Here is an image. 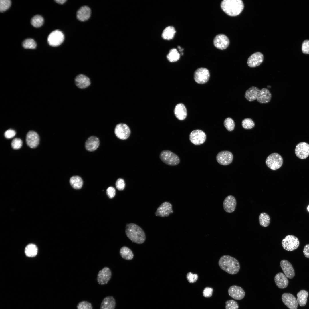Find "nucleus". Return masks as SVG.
Wrapping results in <instances>:
<instances>
[{
	"label": "nucleus",
	"instance_id": "obj_40",
	"mask_svg": "<svg viewBox=\"0 0 309 309\" xmlns=\"http://www.w3.org/2000/svg\"><path fill=\"white\" fill-rule=\"evenodd\" d=\"M241 124L243 127L245 129H250L253 128L255 123L250 118H246L242 121Z\"/></svg>",
	"mask_w": 309,
	"mask_h": 309
},
{
	"label": "nucleus",
	"instance_id": "obj_41",
	"mask_svg": "<svg viewBox=\"0 0 309 309\" xmlns=\"http://www.w3.org/2000/svg\"><path fill=\"white\" fill-rule=\"evenodd\" d=\"M11 2L10 0H0V11L3 12L8 9L10 7Z\"/></svg>",
	"mask_w": 309,
	"mask_h": 309
},
{
	"label": "nucleus",
	"instance_id": "obj_50",
	"mask_svg": "<svg viewBox=\"0 0 309 309\" xmlns=\"http://www.w3.org/2000/svg\"><path fill=\"white\" fill-rule=\"evenodd\" d=\"M16 134L15 131L12 129H9L6 131L4 133L5 137L7 139H10L13 137Z\"/></svg>",
	"mask_w": 309,
	"mask_h": 309
},
{
	"label": "nucleus",
	"instance_id": "obj_4",
	"mask_svg": "<svg viewBox=\"0 0 309 309\" xmlns=\"http://www.w3.org/2000/svg\"><path fill=\"white\" fill-rule=\"evenodd\" d=\"M159 157L164 163L170 166L177 165L180 162L179 157L169 150L162 151L160 154Z\"/></svg>",
	"mask_w": 309,
	"mask_h": 309
},
{
	"label": "nucleus",
	"instance_id": "obj_48",
	"mask_svg": "<svg viewBox=\"0 0 309 309\" xmlns=\"http://www.w3.org/2000/svg\"><path fill=\"white\" fill-rule=\"evenodd\" d=\"M302 51L304 54H309V40L304 41L302 45Z\"/></svg>",
	"mask_w": 309,
	"mask_h": 309
},
{
	"label": "nucleus",
	"instance_id": "obj_29",
	"mask_svg": "<svg viewBox=\"0 0 309 309\" xmlns=\"http://www.w3.org/2000/svg\"><path fill=\"white\" fill-rule=\"evenodd\" d=\"M260 90L257 87L252 86L246 91L245 96L249 101H253L257 100Z\"/></svg>",
	"mask_w": 309,
	"mask_h": 309
},
{
	"label": "nucleus",
	"instance_id": "obj_44",
	"mask_svg": "<svg viewBox=\"0 0 309 309\" xmlns=\"http://www.w3.org/2000/svg\"><path fill=\"white\" fill-rule=\"evenodd\" d=\"M22 140L19 138H15L12 141L11 145L13 148L18 149L20 148L22 145Z\"/></svg>",
	"mask_w": 309,
	"mask_h": 309
},
{
	"label": "nucleus",
	"instance_id": "obj_21",
	"mask_svg": "<svg viewBox=\"0 0 309 309\" xmlns=\"http://www.w3.org/2000/svg\"><path fill=\"white\" fill-rule=\"evenodd\" d=\"M39 141L38 134L33 131L29 132L26 136V142L27 145L31 148H34L38 145Z\"/></svg>",
	"mask_w": 309,
	"mask_h": 309
},
{
	"label": "nucleus",
	"instance_id": "obj_10",
	"mask_svg": "<svg viewBox=\"0 0 309 309\" xmlns=\"http://www.w3.org/2000/svg\"><path fill=\"white\" fill-rule=\"evenodd\" d=\"M206 136L202 130L196 129L192 131L189 135V140L195 145H198L203 144L205 141Z\"/></svg>",
	"mask_w": 309,
	"mask_h": 309
},
{
	"label": "nucleus",
	"instance_id": "obj_35",
	"mask_svg": "<svg viewBox=\"0 0 309 309\" xmlns=\"http://www.w3.org/2000/svg\"><path fill=\"white\" fill-rule=\"evenodd\" d=\"M259 220L260 225L264 227H266L270 224V218L267 213L265 212H262L259 216Z\"/></svg>",
	"mask_w": 309,
	"mask_h": 309
},
{
	"label": "nucleus",
	"instance_id": "obj_54",
	"mask_svg": "<svg viewBox=\"0 0 309 309\" xmlns=\"http://www.w3.org/2000/svg\"><path fill=\"white\" fill-rule=\"evenodd\" d=\"M307 209L308 210V211H309V205L308 206V207L307 208Z\"/></svg>",
	"mask_w": 309,
	"mask_h": 309
},
{
	"label": "nucleus",
	"instance_id": "obj_43",
	"mask_svg": "<svg viewBox=\"0 0 309 309\" xmlns=\"http://www.w3.org/2000/svg\"><path fill=\"white\" fill-rule=\"evenodd\" d=\"M238 308L237 303L233 300H231L225 302L226 309H238Z\"/></svg>",
	"mask_w": 309,
	"mask_h": 309
},
{
	"label": "nucleus",
	"instance_id": "obj_42",
	"mask_svg": "<svg viewBox=\"0 0 309 309\" xmlns=\"http://www.w3.org/2000/svg\"><path fill=\"white\" fill-rule=\"evenodd\" d=\"M77 308V309H93V307L91 303L86 301H82L78 303Z\"/></svg>",
	"mask_w": 309,
	"mask_h": 309
},
{
	"label": "nucleus",
	"instance_id": "obj_12",
	"mask_svg": "<svg viewBox=\"0 0 309 309\" xmlns=\"http://www.w3.org/2000/svg\"><path fill=\"white\" fill-rule=\"evenodd\" d=\"M112 276V272L110 269L105 267L99 272L97 276V281L101 285L107 284L110 280Z\"/></svg>",
	"mask_w": 309,
	"mask_h": 309
},
{
	"label": "nucleus",
	"instance_id": "obj_11",
	"mask_svg": "<svg viewBox=\"0 0 309 309\" xmlns=\"http://www.w3.org/2000/svg\"><path fill=\"white\" fill-rule=\"evenodd\" d=\"M216 159L219 164L223 165H227L232 162L233 155L232 153L229 151H223L217 154Z\"/></svg>",
	"mask_w": 309,
	"mask_h": 309
},
{
	"label": "nucleus",
	"instance_id": "obj_6",
	"mask_svg": "<svg viewBox=\"0 0 309 309\" xmlns=\"http://www.w3.org/2000/svg\"><path fill=\"white\" fill-rule=\"evenodd\" d=\"M282 246L285 250L292 251L299 247L300 242L298 238L293 235H289L286 236L282 241Z\"/></svg>",
	"mask_w": 309,
	"mask_h": 309
},
{
	"label": "nucleus",
	"instance_id": "obj_2",
	"mask_svg": "<svg viewBox=\"0 0 309 309\" xmlns=\"http://www.w3.org/2000/svg\"><path fill=\"white\" fill-rule=\"evenodd\" d=\"M223 11L231 16L240 14L243 10L244 5L241 0H224L221 3Z\"/></svg>",
	"mask_w": 309,
	"mask_h": 309
},
{
	"label": "nucleus",
	"instance_id": "obj_20",
	"mask_svg": "<svg viewBox=\"0 0 309 309\" xmlns=\"http://www.w3.org/2000/svg\"><path fill=\"white\" fill-rule=\"evenodd\" d=\"M264 56L260 52L253 53L248 58L247 63L248 66L253 68L258 66L262 63L263 61Z\"/></svg>",
	"mask_w": 309,
	"mask_h": 309
},
{
	"label": "nucleus",
	"instance_id": "obj_25",
	"mask_svg": "<svg viewBox=\"0 0 309 309\" xmlns=\"http://www.w3.org/2000/svg\"><path fill=\"white\" fill-rule=\"evenodd\" d=\"M174 112L176 118L180 120H184L187 116V109L185 105L182 103H179L176 105Z\"/></svg>",
	"mask_w": 309,
	"mask_h": 309
},
{
	"label": "nucleus",
	"instance_id": "obj_3",
	"mask_svg": "<svg viewBox=\"0 0 309 309\" xmlns=\"http://www.w3.org/2000/svg\"><path fill=\"white\" fill-rule=\"evenodd\" d=\"M218 264L222 270L232 275L237 274L240 268L238 261L228 255H224L221 257L219 261Z\"/></svg>",
	"mask_w": 309,
	"mask_h": 309
},
{
	"label": "nucleus",
	"instance_id": "obj_39",
	"mask_svg": "<svg viewBox=\"0 0 309 309\" xmlns=\"http://www.w3.org/2000/svg\"><path fill=\"white\" fill-rule=\"evenodd\" d=\"M224 125L226 129L229 131L233 130L235 123L233 120L230 117L226 118L224 121Z\"/></svg>",
	"mask_w": 309,
	"mask_h": 309
},
{
	"label": "nucleus",
	"instance_id": "obj_27",
	"mask_svg": "<svg viewBox=\"0 0 309 309\" xmlns=\"http://www.w3.org/2000/svg\"><path fill=\"white\" fill-rule=\"evenodd\" d=\"M91 11L87 6H83L80 8L77 13V17L80 21H84L88 20L90 17Z\"/></svg>",
	"mask_w": 309,
	"mask_h": 309
},
{
	"label": "nucleus",
	"instance_id": "obj_14",
	"mask_svg": "<svg viewBox=\"0 0 309 309\" xmlns=\"http://www.w3.org/2000/svg\"><path fill=\"white\" fill-rule=\"evenodd\" d=\"M215 46L219 49L224 50L229 45V41L228 37L223 34H219L214 38L213 41Z\"/></svg>",
	"mask_w": 309,
	"mask_h": 309
},
{
	"label": "nucleus",
	"instance_id": "obj_49",
	"mask_svg": "<svg viewBox=\"0 0 309 309\" xmlns=\"http://www.w3.org/2000/svg\"><path fill=\"white\" fill-rule=\"evenodd\" d=\"M106 192L107 195L110 199L113 198L115 195V189L112 187H108L106 190Z\"/></svg>",
	"mask_w": 309,
	"mask_h": 309
},
{
	"label": "nucleus",
	"instance_id": "obj_18",
	"mask_svg": "<svg viewBox=\"0 0 309 309\" xmlns=\"http://www.w3.org/2000/svg\"><path fill=\"white\" fill-rule=\"evenodd\" d=\"M236 203L235 197L232 195H228L225 198L223 202L224 209L227 212L232 213L235 210Z\"/></svg>",
	"mask_w": 309,
	"mask_h": 309
},
{
	"label": "nucleus",
	"instance_id": "obj_31",
	"mask_svg": "<svg viewBox=\"0 0 309 309\" xmlns=\"http://www.w3.org/2000/svg\"><path fill=\"white\" fill-rule=\"evenodd\" d=\"M176 32L174 27L169 26L165 28L163 31L162 37L165 40H170L173 38Z\"/></svg>",
	"mask_w": 309,
	"mask_h": 309
},
{
	"label": "nucleus",
	"instance_id": "obj_13",
	"mask_svg": "<svg viewBox=\"0 0 309 309\" xmlns=\"http://www.w3.org/2000/svg\"><path fill=\"white\" fill-rule=\"evenodd\" d=\"M173 213L171 204L167 201L162 203L157 208L155 215L157 216L162 217L168 216Z\"/></svg>",
	"mask_w": 309,
	"mask_h": 309
},
{
	"label": "nucleus",
	"instance_id": "obj_26",
	"mask_svg": "<svg viewBox=\"0 0 309 309\" xmlns=\"http://www.w3.org/2000/svg\"><path fill=\"white\" fill-rule=\"evenodd\" d=\"M272 95L269 90L266 88L260 90L257 100L261 104L266 103L271 100Z\"/></svg>",
	"mask_w": 309,
	"mask_h": 309
},
{
	"label": "nucleus",
	"instance_id": "obj_17",
	"mask_svg": "<svg viewBox=\"0 0 309 309\" xmlns=\"http://www.w3.org/2000/svg\"><path fill=\"white\" fill-rule=\"evenodd\" d=\"M229 295L233 299L239 300L242 299L245 296V292L241 287L236 286H231L228 290Z\"/></svg>",
	"mask_w": 309,
	"mask_h": 309
},
{
	"label": "nucleus",
	"instance_id": "obj_5",
	"mask_svg": "<svg viewBox=\"0 0 309 309\" xmlns=\"http://www.w3.org/2000/svg\"><path fill=\"white\" fill-rule=\"evenodd\" d=\"M265 162L268 167L271 170H275L282 166L283 163V159L279 154L274 153L267 157Z\"/></svg>",
	"mask_w": 309,
	"mask_h": 309
},
{
	"label": "nucleus",
	"instance_id": "obj_22",
	"mask_svg": "<svg viewBox=\"0 0 309 309\" xmlns=\"http://www.w3.org/2000/svg\"><path fill=\"white\" fill-rule=\"evenodd\" d=\"M75 82L77 86L82 89L87 88L91 84L89 78L82 74H79L76 77Z\"/></svg>",
	"mask_w": 309,
	"mask_h": 309
},
{
	"label": "nucleus",
	"instance_id": "obj_7",
	"mask_svg": "<svg viewBox=\"0 0 309 309\" xmlns=\"http://www.w3.org/2000/svg\"><path fill=\"white\" fill-rule=\"evenodd\" d=\"M64 35L62 32L57 30L52 32L47 38L49 45L52 47H56L60 45L64 40Z\"/></svg>",
	"mask_w": 309,
	"mask_h": 309
},
{
	"label": "nucleus",
	"instance_id": "obj_37",
	"mask_svg": "<svg viewBox=\"0 0 309 309\" xmlns=\"http://www.w3.org/2000/svg\"><path fill=\"white\" fill-rule=\"evenodd\" d=\"M44 23V19L41 15H37L34 16L31 19V23L32 25L35 27H41Z\"/></svg>",
	"mask_w": 309,
	"mask_h": 309
},
{
	"label": "nucleus",
	"instance_id": "obj_9",
	"mask_svg": "<svg viewBox=\"0 0 309 309\" xmlns=\"http://www.w3.org/2000/svg\"><path fill=\"white\" fill-rule=\"evenodd\" d=\"M210 74L208 70L204 68H200L197 69L194 74L195 81L199 84H204L208 82Z\"/></svg>",
	"mask_w": 309,
	"mask_h": 309
},
{
	"label": "nucleus",
	"instance_id": "obj_1",
	"mask_svg": "<svg viewBox=\"0 0 309 309\" xmlns=\"http://www.w3.org/2000/svg\"><path fill=\"white\" fill-rule=\"evenodd\" d=\"M125 233L127 236L130 240L137 244H142L146 239V235L144 231L135 224H127L126 227Z\"/></svg>",
	"mask_w": 309,
	"mask_h": 309
},
{
	"label": "nucleus",
	"instance_id": "obj_51",
	"mask_svg": "<svg viewBox=\"0 0 309 309\" xmlns=\"http://www.w3.org/2000/svg\"><path fill=\"white\" fill-rule=\"evenodd\" d=\"M303 253L306 258H309V244L306 245L304 246Z\"/></svg>",
	"mask_w": 309,
	"mask_h": 309
},
{
	"label": "nucleus",
	"instance_id": "obj_32",
	"mask_svg": "<svg viewBox=\"0 0 309 309\" xmlns=\"http://www.w3.org/2000/svg\"><path fill=\"white\" fill-rule=\"evenodd\" d=\"M38 248L37 246L34 244H29L25 247V253L26 256L29 257H33L35 256L37 254Z\"/></svg>",
	"mask_w": 309,
	"mask_h": 309
},
{
	"label": "nucleus",
	"instance_id": "obj_46",
	"mask_svg": "<svg viewBox=\"0 0 309 309\" xmlns=\"http://www.w3.org/2000/svg\"><path fill=\"white\" fill-rule=\"evenodd\" d=\"M115 185L116 188L118 190L120 191L123 190L125 186V184L124 180L121 178H118L117 180Z\"/></svg>",
	"mask_w": 309,
	"mask_h": 309
},
{
	"label": "nucleus",
	"instance_id": "obj_16",
	"mask_svg": "<svg viewBox=\"0 0 309 309\" xmlns=\"http://www.w3.org/2000/svg\"><path fill=\"white\" fill-rule=\"evenodd\" d=\"M295 153L299 158L304 159L309 156V144L305 142H300L297 144Z\"/></svg>",
	"mask_w": 309,
	"mask_h": 309
},
{
	"label": "nucleus",
	"instance_id": "obj_36",
	"mask_svg": "<svg viewBox=\"0 0 309 309\" xmlns=\"http://www.w3.org/2000/svg\"><path fill=\"white\" fill-rule=\"evenodd\" d=\"M168 60L171 62L177 61L180 58V54L175 48L171 49L167 56Z\"/></svg>",
	"mask_w": 309,
	"mask_h": 309
},
{
	"label": "nucleus",
	"instance_id": "obj_52",
	"mask_svg": "<svg viewBox=\"0 0 309 309\" xmlns=\"http://www.w3.org/2000/svg\"><path fill=\"white\" fill-rule=\"evenodd\" d=\"M55 1L57 3H58V4H64L65 2L66 1V0H55Z\"/></svg>",
	"mask_w": 309,
	"mask_h": 309
},
{
	"label": "nucleus",
	"instance_id": "obj_15",
	"mask_svg": "<svg viewBox=\"0 0 309 309\" xmlns=\"http://www.w3.org/2000/svg\"><path fill=\"white\" fill-rule=\"evenodd\" d=\"M282 300L284 304L289 309H297L298 303L297 300L292 294L284 293L282 296Z\"/></svg>",
	"mask_w": 309,
	"mask_h": 309
},
{
	"label": "nucleus",
	"instance_id": "obj_45",
	"mask_svg": "<svg viewBox=\"0 0 309 309\" xmlns=\"http://www.w3.org/2000/svg\"><path fill=\"white\" fill-rule=\"evenodd\" d=\"M187 279L190 283H194L197 280L198 276L196 274H193L191 272H188L186 275Z\"/></svg>",
	"mask_w": 309,
	"mask_h": 309
},
{
	"label": "nucleus",
	"instance_id": "obj_19",
	"mask_svg": "<svg viewBox=\"0 0 309 309\" xmlns=\"http://www.w3.org/2000/svg\"><path fill=\"white\" fill-rule=\"evenodd\" d=\"M280 266L284 274L289 279H292L295 276L294 270L291 263L286 260L280 262Z\"/></svg>",
	"mask_w": 309,
	"mask_h": 309
},
{
	"label": "nucleus",
	"instance_id": "obj_38",
	"mask_svg": "<svg viewBox=\"0 0 309 309\" xmlns=\"http://www.w3.org/2000/svg\"><path fill=\"white\" fill-rule=\"evenodd\" d=\"M22 45L25 49H34L36 48L37 44L33 39L29 38L26 39L23 41Z\"/></svg>",
	"mask_w": 309,
	"mask_h": 309
},
{
	"label": "nucleus",
	"instance_id": "obj_53",
	"mask_svg": "<svg viewBox=\"0 0 309 309\" xmlns=\"http://www.w3.org/2000/svg\"><path fill=\"white\" fill-rule=\"evenodd\" d=\"M178 49H179V51L180 52H182V51H183V49H182V48H181V47H180V46H178Z\"/></svg>",
	"mask_w": 309,
	"mask_h": 309
},
{
	"label": "nucleus",
	"instance_id": "obj_28",
	"mask_svg": "<svg viewBox=\"0 0 309 309\" xmlns=\"http://www.w3.org/2000/svg\"><path fill=\"white\" fill-rule=\"evenodd\" d=\"M116 304V300L113 297L107 296L102 302L100 309H115Z\"/></svg>",
	"mask_w": 309,
	"mask_h": 309
},
{
	"label": "nucleus",
	"instance_id": "obj_30",
	"mask_svg": "<svg viewBox=\"0 0 309 309\" xmlns=\"http://www.w3.org/2000/svg\"><path fill=\"white\" fill-rule=\"evenodd\" d=\"M308 295V292L304 290H301L297 293V300L300 306H304L306 304Z\"/></svg>",
	"mask_w": 309,
	"mask_h": 309
},
{
	"label": "nucleus",
	"instance_id": "obj_47",
	"mask_svg": "<svg viewBox=\"0 0 309 309\" xmlns=\"http://www.w3.org/2000/svg\"><path fill=\"white\" fill-rule=\"evenodd\" d=\"M213 291L212 288L209 287H206L204 288L203 292V295L205 297H210L212 296Z\"/></svg>",
	"mask_w": 309,
	"mask_h": 309
},
{
	"label": "nucleus",
	"instance_id": "obj_33",
	"mask_svg": "<svg viewBox=\"0 0 309 309\" xmlns=\"http://www.w3.org/2000/svg\"><path fill=\"white\" fill-rule=\"evenodd\" d=\"M119 253L121 257L126 260H130L134 257V254L132 251L126 246L122 247L120 249Z\"/></svg>",
	"mask_w": 309,
	"mask_h": 309
},
{
	"label": "nucleus",
	"instance_id": "obj_8",
	"mask_svg": "<svg viewBox=\"0 0 309 309\" xmlns=\"http://www.w3.org/2000/svg\"><path fill=\"white\" fill-rule=\"evenodd\" d=\"M114 133L118 138L124 140L129 138L131 131L129 127L127 124L123 123H120L116 126Z\"/></svg>",
	"mask_w": 309,
	"mask_h": 309
},
{
	"label": "nucleus",
	"instance_id": "obj_23",
	"mask_svg": "<svg viewBox=\"0 0 309 309\" xmlns=\"http://www.w3.org/2000/svg\"><path fill=\"white\" fill-rule=\"evenodd\" d=\"M274 281L276 285L280 288L284 289L288 286L289 281L287 277L283 273L279 272L274 277Z\"/></svg>",
	"mask_w": 309,
	"mask_h": 309
},
{
	"label": "nucleus",
	"instance_id": "obj_34",
	"mask_svg": "<svg viewBox=\"0 0 309 309\" xmlns=\"http://www.w3.org/2000/svg\"><path fill=\"white\" fill-rule=\"evenodd\" d=\"M70 183L71 186L75 189H79L82 187L83 182L82 179L79 176H74L71 177Z\"/></svg>",
	"mask_w": 309,
	"mask_h": 309
},
{
	"label": "nucleus",
	"instance_id": "obj_24",
	"mask_svg": "<svg viewBox=\"0 0 309 309\" xmlns=\"http://www.w3.org/2000/svg\"><path fill=\"white\" fill-rule=\"evenodd\" d=\"M100 144L99 139L94 136H91L86 140L85 143L86 149L89 151H93L96 150Z\"/></svg>",
	"mask_w": 309,
	"mask_h": 309
}]
</instances>
